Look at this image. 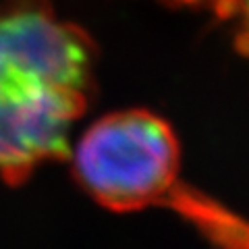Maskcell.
<instances>
[{
  "label": "cell",
  "instance_id": "cell-1",
  "mask_svg": "<svg viewBox=\"0 0 249 249\" xmlns=\"http://www.w3.org/2000/svg\"><path fill=\"white\" fill-rule=\"evenodd\" d=\"M91 54L85 37L37 11L0 15V177L23 183L71 152L88 104Z\"/></svg>",
  "mask_w": 249,
  "mask_h": 249
},
{
  "label": "cell",
  "instance_id": "cell-2",
  "mask_svg": "<svg viewBox=\"0 0 249 249\" xmlns=\"http://www.w3.org/2000/svg\"><path fill=\"white\" fill-rule=\"evenodd\" d=\"M69 156L83 191L114 212L164 206L181 183L178 139L150 110L106 114L88 127Z\"/></svg>",
  "mask_w": 249,
  "mask_h": 249
},
{
  "label": "cell",
  "instance_id": "cell-3",
  "mask_svg": "<svg viewBox=\"0 0 249 249\" xmlns=\"http://www.w3.org/2000/svg\"><path fill=\"white\" fill-rule=\"evenodd\" d=\"M241 9H243V23H245V31H247V40H249V0H241Z\"/></svg>",
  "mask_w": 249,
  "mask_h": 249
}]
</instances>
